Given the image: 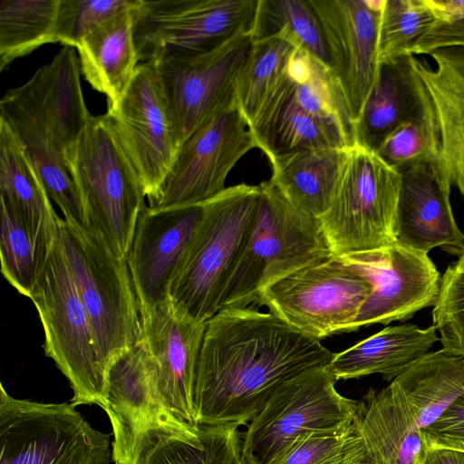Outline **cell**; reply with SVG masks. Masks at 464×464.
<instances>
[{"instance_id": "6da1fadb", "label": "cell", "mask_w": 464, "mask_h": 464, "mask_svg": "<svg viewBox=\"0 0 464 464\" xmlns=\"http://www.w3.org/2000/svg\"><path fill=\"white\" fill-rule=\"evenodd\" d=\"M334 355L269 312L219 310L206 324L198 357L196 426L248 424L282 383Z\"/></svg>"}, {"instance_id": "7a4b0ae2", "label": "cell", "mask_w": 464, "mask_h": 464, "mask_svg": "<svg viewBox=\"0 0 464 464\" xmlns=\"http://www.w3.org/2000/svg\"><path fill=\"white\" fill-rule=\"evenodd\" d=\"M77 51L63 46L51 62L0 100V121L20 141L63 219L85 227L67 160L90 117Z\"/></svg>"}, {"instance_id": "3957f363", "label": "cell", "mask_w": 464, "mask_h": 464, "mask_svg": "<svg viewBox=\"0 0 464 464\" xmlns=\"http://www.w3.org/2000/svg\"><path fill=\"white\" fill-rule=\"evenodd\" d=\"M268 160L299 149H346L354 124L330 69L295 49L250 123Z\"/></svg>"}, {"instance_id": "277c9868", "label": "cell", "mask_w": 464, "mask_h": 464, "mask_svg": "<svg viewBox=\"0 0 464 464\" xmlns=\"http://www.w3.org/2000/svg\"><path fill=\"white\" fill-rule=\"evenodd\" d=\"M259 186L226 188L202 215L169 289V301L196 323L221 307L228 282L256 226Z\"/></svg>"}, {"instance_id": "5b68a950", "label": "cell", "mask_w": 464, "mask_h": 464, "mask_svg": "<svg viewBox=\"0 0 464 464\" xmlns=\"http://www.w3.org/2000/svg\"><path fill=\"white\" fill-rule=\"evenodd\" d=\"M436 68L412 56L422 111L381 144L379 155L401 171L416 163H433L464 197V49L430 53Z\"/></svg>"}, {"instance_id": "8992f818", "label": "cell", "mask_w": 464, "mask_h": 464, "mask_svg": "<svg viewBox=\"0 0 464 464\" xmlns=\"http://www.w3.org/2000/svg\"><path fill=\"white\" fill-rule=\"evenodd\" d=\"M80 198L85 227L127 259L145 193L107 113L92 115L67 160Z\"/></svg>"}, {"instance_id": "52a82bcc", "label": "cell", "mask_w": 464, "mask_h": 464, "mask_svg": "<svg viewBox=\"0 0 464 464\" xmlns=\"http://www.w3.org/2000/svg\"><path fill=\"white\" fill-rule=\"evenodd\" d=\"M58 231L107 379L113 361L141 338L129 267L91 228L59 218Z\"/></svg>"}, {"instance_id": "ba28073f", "label": "cell", "mask_w": 464, "mask_h": 464, "mask_svg": "<svg viewBox=\"0 0 464 464\" xmlns=\"http://www.w3.org/2000/svg\"><path fill=\"white\" fill-rule=\"evenodd\" d=\"M106 398L115 464H142L170 440L202 445L200 428L181 419L162 395L155 358L142 337L111 364Z\"/></svg>"}, {"instance_id": "9c48e42d", "label": "cell", "mask_w": 464, "mask_h": 464, "mask_svg": "<svg viewBox=\"0 0 464 464\" xmlns=\"http://www.w3.org/2000/svg\"><path fill=\"white\" fill-rule=\"evenodd\" d=\"M258 186L256 226L228 282L220 310L251 306L268 286L332 256L318 218L292 206L270 180Z\"/></svg>"}, {"instance_id": "30bf717a", "label": "cell", "mask_w": 464, "mask_h": 464, "mask_svg": "<svg viewBox=\"0 0 464 464\" xmlns=\"http://www.w3.org/2000/svg\"><path fill=\"white\" fill-rule=\"evenodd\" d=\"M401 176L375 150L355 141L346 149L328 210L319 218L333 256L396 244Z\"/></svg>"}, {"instance_id": "8fae6325", "label": "cell", "mask_w": 464, "mask_h": 464, "mask_svg": "<svg viewBox=\"0 0 464 464\" xmlns=\"http://www.w3.org/2000/svg\"><path fill=\"white\" fill-rule=\"evenodd\" d=\"M30 299L44 333V353L66 377L73 406L105 409L106 374L92 327L68 267L58 236L52 245Z\"/></svg>"}, {"instance_id": "7c38bea8", "label": "cell", "mask_w": 464, "mask_h": 464, "mask_svg": "<svg viewBox=\"0 0 464 464\" xmlns=\"http://www.w3.org/2000/svg\"><path fill=\"white\" fill-rule=\"evenodd\" d=\"M0 464H108L109 434L68 402L11 396L0 383Z\"/></svg>"}, {"instance_id": "4fadbf2b", "label": "cell", "mask_w": 464, "mask_h": 464, "mask_svg": "<svg viewBox=\"0 0 464 464\" xmlns=\"http://www.w3.org/2000/svg\"><path fill=\"white\" fill-rule=\"evenodd\" d=\"M328 365L307 369L282 383L243 433L242 453L274 464L300 437L353 425L361 401L341 395Z\"/></svg>"}, {"instance_id": "5bb4252c", "label": "cell", "mask_w": 464, "mask_h": 464, "mask_svg": "<svg viewBox=\"0 0 464 464\" xmlns=\"http://www.w3.org/2000/svg\"><path fill=\"white\" fill-rule=\"evenodd\" d=\"M259 0H140L131 10L139 62L199 54L254 31Z\"/></svg>"}, {"instance_id": "9a60e30c", "label": "cell", "mask_w": 464, "mask_h": 464, "mask_svg": "<svg viewBox=\"0 0 464 464\" xmlns=\"http://www.w3.org/2000/svg\"><path fill=\"white\" fill-rule=\"evenodd\" d=\"M372 285L340 258L304 266L266 288L256 304L297 332L321 341L351 333Z\"/></svg>"}, {"instance_id": "2e32d148", "label": "cell", "mask_w": 464, "mask_h": 464, "mask_svg": "<svg viewBox=\"0 0 464 464\" xmlns=\"http://www.w3.org/2000/svg\"><path fill=\"white\" fill-rule=\"evenodd\" d=\"M258 148L251 125L236 99L200 125L180 145L173 167L150 208L200 206L225 188L237 161Z\"/></svg>"}, {"instance_id": "e0dca14e", "label": "cell", "mask_w": 464, "mask_h": 464, "mask_svg": "<svg viewBox=\"0 0 464 464\" xmlns=\"http://www.w3.org/2000/svg\"><path fill=\"white\" fill-rule=\"evenodd\" d=\"M253 40L254 31H245L209 52L151 63L160 77L179 148L237 99V79Z\"/></svg>"}, {"instance_id": "ac0fdd59", "label": "cell", "mask_w": 464, "mask_h": 464, "mask_svg": "<svg viewBox=\"0 0 464 464\" xmlns=\"http://www.w3.org/2000/svg\"><path fill=\"white\" fill-rule=\"evenodd\" d=\"M114 132L150 203L157 198L175 162L179 146L160 77L149 63H139L118 105L107 110Z\"/></svg>"}, {"instance_id": "d6986e66", "label": "cell", "mask_w": 464, "mask_h": 464, "mask_svg": "<svg viewBox=\"0 0 464 464\" xmlns=\"http://www.w3.org/2000/svg\"><path fill=\"white\" fill-rule=\"evenodd\" d=\"M321 23L329 68L355 124L376 82L385 0H310Z\"/></svg>"}, {"instance_id": "ffe728a7", "label": "cell", "mask_w": 464, "mask_h": 464, "mask_svg": "<svg viewBox=\"0 0 464 464\" xmlns=\"http://www.w3.org/2000/svg\"><path fill=\"white\" fill-rule=\"evenodd\" d=\"M338 258L372 285L351 332L408 320L436 303L441 278L426 253L394 244Z\"/></svg>"}, {"instance_id": "44dd1931", "label": "cell", "mask_w": 464, "mask_h": 464, "mask_svg": "<svg viewBox=\"0 0 464 464\" xmlns=\"http://www.w3.org/2000/svg\"><path fill=\"white\" fill-rule=\"evenodd\" d=\"M203 205L142 208L126 262L140 314L169 300V289L202 215Z\"/></svg>"}, {"instance_id": "7402d4cb", "label": "cell", "mask_w": 464, "mask_h": 464, "mask_svg": "<svg viewBox=\"0 0 464 464\" xmlns=\"http://www.w3.org/2000/svg\"><path fill=\"white\" fill-rule=\"evenodd\" d=\"M400 173L396 244L426 254L440 247L459 256L464 234L453 217L450 179L429 161L416 163Z\"/></svg>"}, {"instance_id": "603a6c76", "label": "cell", "mask_w": 464, "mask_h": 464, "mask_svg": "<svg viewBox=\"0 0 464 464\" xmlns=\"http://www.w3.org/2000/svg\"><path fill=\"white\" fill-rule=\"evenodd\" d=\"M140 315L141 337L155 358L162 395L175 413L196 426V372L207 323L192 321L169 300Z\"/></svg>"}, {"instance_id": "cb8c5ba5", "label": "cell", "mask_w": 464, "mask_h": 464, "mask_svg": "<svg viewBox=\"0 0 464 464\" xmlns=\"http://www.w3.org/2000/svg\"><path fill=\"white\" fill-rule=\"evenodd\" d=\"M355 429L372 464H420L426 449L422 429L392 382L379 392L370 389Z\"/></svg>"}, {"instance_id": "d4e9b609", "label": "cell", "mask_w": 464, "mask_h": 464, "mask_svg": "<svg viewBox=\"0 0 464 464\" xmlns=\"http://www.w3.org/2000/svg\"><path fill=\"white\" fill-rule=\"evenodd\" d=\"M133 8L115 14L76 46L82 75L94 90L105 95L108 110L118 105L140 63L134 41Z\"/></svg>"}, {"instance_id": "484cf974", "label": "cell", "mask_w": 464, "mask_h": 464, "mask_svg": "<svg viewBox=\"0 0 464 464\" xmlns=\"http://www.w3.org/2000/svg\"><path fill=\"white\" fill-rule=\"evenodd\" d=\"M439 340L433 324L425 329L412 324L389 326L334 353L328 368L336 381L380 373L392 382Z\"/></svg>"}, {"instance_id": "4316f807", "label": "cell", "mask_w": 464, "mask_h": 464, "mask_svg": "<svg viewBox=\"0 0 464 464\" xmlns=\"http://www.w3.org/2000/svg\"><path fill=\"white\" fill-rule=\"evenodd\" d=\"M0 193L4 204L43 244L58 236L59 216L25 150L0 121Z\"/></svg>"}, {"instance_id": "83f0119b", "label": "cell", "mask_w": 464, "mask_h": 464, "mask_svg": "<svg viewBox=\"0 0 464 464\" xmlns=\"http://www.w3.org/2000/svg\"><path fill=\"white\" fill-rule=\"evenodd\" d=\"M406 55L382 63L376 82L354 124L355 140L373 150L422 111L419 80Z\"/></svg>"}, {"instance_id": "f1b7e54d", "label": "cell", "mask_w": 464, "mask_h": 464, "mask_svg": "<svg viewBox=\"0 0 464 464\" xmlns=\"http://www.w3.org/2000/svg\"><path fill=\"white\" fill-rule=\"evenodd\" d=\"M346 149H299L276 155L269 160V180L292 206L319 219L331 205Z\"/></svg>"}, {"instance_id": "f546056e", "label": "cell", "mask_w": 464, "mask_h": 464, "mask_svg": "<svg viewBox=\"0 0 464 464\" xmlns=\"http://www.w3.org/2000/svg\"><path fill=\"white\" fill-rule=\"evenodd\" d=\"M392 382L423 429L464 394V358L444 349L428 353Z\"/></svg>"}, {"instance_id": "4dcf8cb0", "label": "cell", "mask_w": 464, "mask_h": 464, "mask_svg": "<svg viewBox=\"0 0 464 464\" xmlns=\"http://www.w3.org/2000/svg\"><path fill=\"white\" fill-rule=\"evenodd\" d=\"M59 0L0 2V72L17 58L53 43Z\"/></svg>"}, {"instance_id": "1f68e13d", "label": "cell", "mask_w": 464, "mask_h": 464, "mask_svg": "<svg viewBox=\"0 0 464 464\" xmlns=\"http://www.w3.org/2000/svg\"><path fill=\"white\" fill-rule=\"evenodd\" d=\"M265 35L288 41L329 68L324 31L310 0H259L254 37Z\"/></svg>"}, {"instance_id": "d6a6232c", "label": "cell", "mask_w": 464, "mask_h": 464, "mask_svg": "<svg viewBox=\"0 0 464 464\" xmlns=\"http://www.w3.org/2000/svg\"><path fill=\"white\" fill-rule=\"evenodd\" d=\"M295 49L276 35L254 37L236 88L237 102L249 123L277 84Z\"/></svg>"}, {"instance_id": "836d02e7", "label": "cell", "mask_w": 464, "mask_h": 464, "mask_svg": "<svg viewBox=\"0 0 464 464\" xmlns=\"http://www.w3.org/2000/svg\"><path fill=\"white\" fill-rule=\"evenodd\" d=\"M52 245L40 242L1 203V272L21 295L30 298Z\"/></svg>"}, {"instance_id": "e575fe53", "label": "cell", "mask_w": 464, "mask_h": 464, "mask_svg": "<svg viewBox=\"0 0 464 464\" xmlns=\"http://www.w3.org/2000/svg\"><path fill=\"white\" fill-rule=\"evenodd\" d=\"M199 428L202 445L170 440L154 448L142 464H238L243 435L237 426Z\"/></svg>"}, {"instance_id": "d590c367", "label": "cell", "mask_w": 464, "mask_h": 464, "mask_svg": "<svg viewBox=\"0 0 464 464\" xmlns=\"http://www.w3.org/2000/svg\"><path fill=\"white\" fill-rule=\"evenodd\" d=\"M432 21L425 0H385L379 27L380 64L411 55Z\"/></svg>"}, {"instance_id": "8d00e7d4", "label": "cell", "mask_w": 464, "mask_h": 464, "mask_svg": "<svg viewBox=\"0 0 464 464\" xmlns=\"http://www.w3.org/2000/svg\"><path fill=\"white\" fill-rule=\"evenodd\" d=\"M368 462L355 422L337 430L312 431L296 440L274 464H359Z\"/></svg>"}, {"instance_id": "74e56055", "label": "cell", "mask_w": 464, "mask_h": 464, "mask_svg": "<svg viewBox=\"0 0 464 464\" xmlns=\"http://www.w3.org/2000/svg\"><path fill=\"white\" fill-rule=\"evenodd\" d=\"M139 0H59L53 43L76 48L87 34Z\"/></svg>"}, {"instance_id": "f35d334b", "label": "cell", "mask_w": 464, "mask_h": 464, "mask_svg": "<svg viewBox=\"0 0 464 464\" xmlns=\"http://www.w3.org/2000/svg\"><path fill=\"white\" fill-rule=\"evenodd\" d=\"M432 321L442 349L464 358V266L458 262L441 278Z\"/></svg>"}, {"instance_id": "ab89813d", "label": "cell", "mask_w": 464, "mask_h": 464, "mask_svg": "<svg viewBox=\"0 0 464 464\" xmlns=\"http://www.w3.org/2000/svg\"><path fill=\"white\" fill-rule=\"evenodd\" d=\"M433 21L411 52L430 54L448 48L464 49V0H425Z\"/></svg>"}, {"instance_id": "60d3db41", "label": "cell", "mask_w": 464, "mask_h": 464, "mask_svg": "<svg viewBox=\"0 0 464 464\" xmlns=\"http://www.w3.org/2000/svg\"><path fill=\"white\" fill-rule=\"evenodd\" d=\"M426 447L464 451V394L434 422L422 429Z\"/></svg>"}, {"instance_id": "b9f144b4", "label": "cell", "mask_w": 464, "mask_h": 464, "mask_svg": "<svg viewBox=\"0 0 464 464\" xmlns=\"http://www.w3.org/2000/svg\"><path fill=\"white\" fill-rule=\"evenodd\" d=\"M420 464H464V451L438 447H426Z\"/></svg>"}, {"instance_id": "7bdbcfd3", "label": "cell", "mask_w": 464, "mask_h": 464, "mask_svg": "<svg viewBox=\"0 0 464 464\" xmlns=\"http://www.w3.org/2000/svg\"><path fill=\"white\" fill-rule=\"evenodd\" d=\"M238 464H256V462L250 456L242 453Z\"/></svg>"}, {"instance_id": "ee69618b", "label": "cell", "mask_w": 464, "mask_h": 464, "mask_svg": "<svg viewBox=\"0 0 464 464\" xmlns=\"http://www.w3.org/2000/svg\"><path fill=\"white\" fill-rule=\"evenodd\" d=\"M460 265L464 266V249L461 253V255L459 256V260L457 261Z\"/></svg>"}, {"instance_id": "f6af8a7d", "label": "cell", "mask_w": 464, "mask_h": 464, "mask_svg": "<svg viewBox=\"0 0 464 464\" xmlns=\"http://www.w3.org/2000/svg\"><path fill=\"white\" fill-rule=\"evenodd\" d=\"M359 464H372V463H370V462H363V463H359Z\"/></svg>"}]
</instances>
